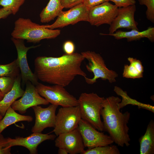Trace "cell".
Here are the masks:
<instances>
[{
	"label": "cell",
	"instance_id": "5bb4252c",
	"mask_svg": "<svg viewBox=\"0 0 154 154\" xmlns=\"http://www.w3.org/2000/svg\"><path fill=\"white\" fill-rule=\"evenodd\" d=\"M55 145L58 148L65 149L70 154H81L85 147L82 137L77 128L58 135L55 140Z\"/></svg>",
	"mask_w": 154,
	"mask_h": 154
},
{
	"label": "cell",
	"instance_id": "4fadbf2b",
	"mask_svg": "<svg viewBox=\"0 0 154 154\" xmlns=\"http://www.w3.org/2000/svg\"><path fill=\"white\" fill-rule=\"evenodd\" d=\"M58 106L51 104L46 108L40 105L32 107L35 115V121L31 129L33 133H41L45 128L55 126L56 112Z\"/></svg>",
	"mask_w": 154,
	"mask_h": 154
},
{
	"label": "cell",
	"instance_id": "9c48e42d",
	"mask_svg": "<svg viewBox=\"0 0 154 154\" xmlns=\"http://www.w3.org/2000/svg\"><path fill=\"white\" fill-rule=\"evenodd\" d=\"M89 9L83 3L76 5L66 11H62L55 21L46 27L51 29L74 25L81 21H88Z\"/></svg>",
	"mask_w": 154,
	"mask_h": 154
},
{
	"label": "cell",
	"instance_id": "d4e9b609",
	"mask_svg": "<svg viewBox=\"0 0 154 154\" xmlns=\"http://www.w3.org/2000/svg\"><path fill=\"white\" fill-rule=\"evenodd\" d=\"M120 153L117 146L109 145L88 149L84 150L81 154H119Z\"/></svg>",
	"mask_w": 154,
	"mask_h": 154
},
{
	"label": "cell",
	"instance_id": "9a60e30c",
	"mask_svg": "<svg viewBox=\"0 0 154 154\" xmlns=\"http://www.w3.org/2000/svg\"><path fill=\"white\" fill-rule=\"evenodd\" d=\"M136 10L135 5L118 7L117 15L110 25L109 34H113L120 28L139 30L138 24L134 19Z\"/></svg>",
	"mask_w": 154,
	"mask_h": 154
},
{
	"label": "cell",
	"instance_id": "44dd1931",
	"mask_svg": "<svg viewBox=\"0 0 154 154\" xmlns=\"http://www.w3.org/2000/svg\"><path fill=\"white\" fill-rule=\"evenodd\" d=\"M33 120V118L31 116L19 114L11 106L0 121V134L5 128L13 124L21 121L30 122Z\"/></svg>",
	"mask_w": 154,
	"mask_h": 154
},
{
	"label": "cell",
	"instance_id": "3957f363",
	"mask_svg": "<svg viewBox=\"0 0 154 154\" xmlns=\"http://www.w3.org/2000/svg\"><path fill=\"white\" fill-rule=\"evenodd\" d=\"M46 26L34 23L29 19L19 18L15 22L11 35L13 38L36 43L44 39L54 38L60 35V30L51 29Z\"/></svg>",
	"mask_w": 154,
	"mask_h": 154
},
{
	"label": "cell",
	"instance_id": "d590c367",
	"mask_svg": "<svg viewBox=\"0 0 154 154\" xmlns=\"http://www.w3.org/2000/svg\"><path fill=\"white\" fill-rule=\"evenodd\" d=\"M4 96V95L0 91V101L3 99Z\"/></svg>",
	"mask_w": 154,
	"mask_h": 154
},
{
	"label": "cell",
	"instance_id": "7a4b0ae2",
	"mask_svg": "<svg viewBox=\"0 0 154 154\" xmlns=\"http://www.w3.org/2000/svg\"><path fill=\"white\" fill-rule=\"evenodd\" d=\"M121 99L114 96L105 98L101 111L104 131L107 132L114 143L118 146L128 147L131 139L128 126L130 113L128 111L122 113L118 108Z\"/></svg>",
	"mask_w": 154,
	"mask_h": 154
},
{
	"label": "cell",
	"instance_id": "d6a6232c",
	"mask_svg": "<svg viewBox=\"0 0 154 154\" xmlns=\"http://www.w3.org/2000/svg\"><path fill=\"white\" fill-rule=\"evenodd\" d=\"M109 1V0H84L83 3L89 9L93 7Z\"/></svg>",
	"mask_w": 154,
	"mask_h": 154
},
{
	"label": "cell",
	"instance_id": "e0dca14e",
	"mask_svg": "<svg viewBox=\"0 0 154 154\" xmlns=\"http://www.w3.org/2000/svg\"><path fill=\"white\" fill-rule=\"evenodd\" d=\"M100 34L102 35L112 36L117 40L126 38L128 42L139 40L145 38H147L152 42L154 41V27L151 26L141 31L134 29L129 31L119 30L112 34Z\"/></svg>",
	"mask_w": 154,
	"mask_h": 154
},
{
	"label": "cell",
	"instance_id": "5b68a950",
	"mask_svg": "<svg viewBox=\"0 0 154 154\" xmlns=\"http://www.w3.org/2000/svg\"><path fill=\"white\" fill-rule=\"evenodd\" d=\"M81 54L88 61L86 65V69L94 74L92 78H84L88 84H92L99 78L104 80H107L110 83L116 82L118 74L114 71L108 68L103 58L100 54L90 51L82 52Z\"/></svg>",
	"mask_w": 154,
	"mask_h": 154
},
{
	"label": "cell",
	"instance_id": "8992f818",
	"mask_svg": "<svg viewBox=\"0 0 154 154\" xmlns=\"http://www.w3.org/2000/svg\"><path fill=\"white\" fill-rule=\"evenodd\" d=\"M35 86L39 94L51 104L62 107L78 106V100L62 86H47L39 82Z\"/></svg>",
	"mask_w": 154,
	"mask_h": 154
},
{
	"label": "cell",
	"instance_id": "6da1fadb",
	"mask_svg": "<svg viewBox=\"0 0 154 154\" xmlns=\"http://www.w3.org/2000/svg\"><path fill=\"white\" fill-rule=\"evenodd\" d=\"M84 59L77 52L56 57L39 56L34 61V73L43 82L65 87L77 76L86 77L81 67Z\"/></svg>",
	"mask_w": 154,
	"mask_h": 154
},
{
	"label": "cell",
	"instance_id": "603a6c76",
	"mask_svg": "<svg viewBox=\"0 0 154 154\" xmlns=\"http://www.w3.org/2000/svg\"><path fill=\"white\" fill-rule=\"evenodd\" d=\"M114 91L118 95L122 98L121 101L117 105L118 109L120 110L127 105L130 104L137 106L139 109H143L152 113H154V107L149 104L143 103L129 97L125 91H123L121 88L116 86Z\"/></svg>",
	"mask_w": 154,
	"mask_h": 154
},
{
	"label": "cell",
	"instance_id": "1f68e13d",
	"mask_svg": "<svg viewBox=\"0 0 154 154\" xmlns=\"http://www.w3.org/2000/svg\"><path fill=\"white\" fill-rule=\"evenodd\" d=\"M84 0H60L61 5L65 8H70L81 3Z\"/></svg>",
	"mask_w": 154,
	"mask_h": 154
},
{
	"label": "cell",
	"instance_id": "ac0fdd59",
	"mask_svg": "<svg viewBox=\"0 0 154 154\" xmlns=\"http://www.w3.org/2000/svg\"><path fill=\"white\" fill-rule=\"evenodd\" d=\"M21 81L20 74L15 78L13 86L11 90L5 94L3 99L0 101V112L3 117L12 104L23 95L25 91L21 88Z\"/></svg>",
	"mask_w": 154,
	"mask_h": 154
},
{
	"label": "cell",
	"instance_id": "7c38bea8",
	"mask_svg": "<svg viewBox=\"0 0 154 154\" xmlns=\"http://www.w3.org/2000/svg\"><path fill=\"white\" fill-rule=\"evenodd\" d=\"M118 8L109 1L93 7L89 9L88 22L97 27L104 24L110 25L117 15Z\"/></svg>",
	"mask_w": 154,
	"mask_h": 154
},
{
	"label": "cell",
	"instance_id": "83f0119b",
	"mask_svg": "<svg viewBox=\"0 0 154 154\" xmlns=\"http://www.w3.org/2000/svg\"><path fill=\"white\" fill-rule=\"evenodd\" d=\"M139 4L147 8L145 13L147 19L154 23V0H138Z\"/></svg>",
	"mask_w": 154,
	"mask_h": 154
},
{
	"label": "cell",
	"instance_id": "7402d4cb",
	"mask_svg": "<svg viewBox=\"0 0 154 154\" xmlns=\"http://www.w3.org/2000/svg\"><path fill=\"white\" fill-rule=\"evenodd\" d=\"M129 65L124 66L123 76L128 78H140L143 77L144 68L141 62L135 58L129 57Z\"/></svg>",
	"mask_w": 154,
	"mask_h": 154
},
{
	"label": "cell",
	"instance_id": "e575fe53",
	"mask_svg": "<svg viewBox=\"0 0 154 154\" xmlns=\"http://www.w3.org/2000/svg\"><path fill=\"white\" fill-rule=\"evenodd\" d=\"M58 153V154H68V153L66 149L63 148H59Z\"/></svg>",
	"mask_w": 154,
	"mask_h": 154
},
{
	"label": "cell",
	"instance_id": "8d00e7d4",
	"mask_svg": "<svg viewBox=\"0 0 154 154\" xmlns=\"http://www.w3.org/2000/svg\"><path fill=\"white\" fill-rule=\"evenodd\" d=\"M3 117L1 115V113L0 112V121L1 120V119L3 118Z\"/></svg>",
	"mask_w": 154,
	"mask_h": 154
},
{
	"label": "cell",
	"instance_id": "2e32d148",
	"mask_svg": "<svg viewBox=\"0 0 154 154\" xmlns=\"http://www.w3.org/2000/svg\"><path fill=\"white\" fill-rule=\"evenodd\" d=\"M55 135L33 133L26 137H18L15 138L8 137L9 146L11 147L16 146L24 147L29 151L31 154L37 153V148L41 143L46 140H53L56 138Z\"/></svg>",
	"mask_w": 154,
	"mask_h": 154
},
{
	"label": "cell",
	"instance_id": "277c9868",
	"mask_svg": "<svg viewBox=\"0 0 154 154\" xmlns=\"http://www.w3.org/2000/svg\"><path fill=\"white\" fill-rule=\"evenodd\" d=\"M105 99L92 92L82 93L78 99L81 119L101 131H104L101 111Z\"/></svg>",
	"mask_w": 154,
	"mask_h": 154
},
{
	"label": "cell",
	"instance_id": "cb8c5ba5",
	"mask_svg": "<svg viewBox=\"0 0 154 154\" xmlns=\"http://www.w3.org/2000/svg\"><path fill=\"white\" fill-rule=\"evenodd\" d=\"M20 74L16 59L8 64H0V77L9 76L16 78Z\"/></svg>",
	"mask_w": 154,
	"mask_h": 154
},
{
	"label": "cell",
	"instance_id": "4dcf8cb0",
	"mask_svg": "<svg viewBox=\"0 0 154 154\" xmlns=\"http://www.w3.org/2000/svg\"><path fill=\"white\" fill-rule=\"evenodd\" d=\"M63 48L65 54H71L74 53L75 46L72 42L70 40H67L64 43Z\"/></svg>",
	"mask_w": 154,
	"mask_h": 154
},
{
	"label": "cell",
	"instance_id": "f1b7e54d",
	"mask_svg": "<svg viewBox=\"0 0 154 154\" xmlns=\"http://www.w3.org/2000/svg\"><path fill=\"white\" fill-rule=\"evenodd\" d=\"M11 148L9 146L7 138L0 134V154H11Z\"/></svg>",
	"mask_w": 154,
	"mask_h": 154
},
{
	"label": "cell",
	"instance_id": "ba28073f",
	"mask_svg": "<svg viewBox=\"0 0 154 154\" xmlns=\"http://www.w3.org/2000/svg\"><path fill=\"white\" fill-rule=\"evenodd\" d=\"M77 128L82 137L85 147L88 149L111 145L114 143L109 135L98 130L88 122L82 119Z\"/></svg>",
	"mask_w": 154,
	"mask_h": 154
},
{
	"label": "cell",
	"instance_id": "484cf974",
	"mask_svg": "<svg viewBox=\"0 0 154 154\" xmlns=\"http://www.w3.org/2000/svg\"><path fill=\"white\" fill-rule=\"evenodd\" d=\"M26 0H0V5L15 15Z\"/></svg>",
	"mask_w": 154,
	"mask_h": 154
},
{
	"label": "cell",
	"instance_id": "4316f807",
	"mask_svg": "<svg viewBox=\"0 0 154 154\" xmlns=\"http://www.w3.org/2000/svg\"><path fill=\"white\" fill-rule=\"evenodd\" d=\"M15 78L9 76L0 77V91L4 95L11 89Z\"/></svg>",
	"mask_w": 154,
	"mask_h": 154
},
{
	"label": "cell",
	"instance_id": "52a82bcc",
	"mask_svg": "<svg viewBox=\"0 0 154 154\" xmlns=\"http://www.w3.org/2000/svg\"><path fill=\"white\" fill-rule=\"evenodd\" d=\"M81 119L79 106L62 107L56 116L55 126L53 131L56 136L77 128Z\"/></svg>",
	"mask_w": 154,
	"mask_h": 154
},
{
	"label": "cell",
	"instance_id": "ffe728a7",
	"mask_svg": "<svg viewBox=\"0 0 154 154\" xmlns=\"http://www.w3.org/2000/svg\"><path fill=\"white\" fill-rule=\"evenodd\" d=\"M63 9L60 0H50L40 14V22L46 23L53 20L58 16Z\"/></svg>",
	"mask_w": 154,
	"mask_h": 154
},
{
	"label": "cell",
	"instance_id": "d6986e66",
	"mask_svg": "<svg viewBox=\"0 0 154 154\" xmlns=\"http://www.w3.org/2000/svg\"><path fill=\"white\" fill-rule=\"evenodd\" d=\"M140 154H154V121L149 122L144 134L139 139Z\"/></svg>",
	"mask_w": 154,
	"mask_h": 154
},
{
	"label": "cell",
	"instance_id": "30bf717a",
	"mask_svg": "<svg viewBox=\"0 0 154 154\" xmlns=\"http://www.w3.org/2000/svg\"><path fill=\"white\" fill-rule=\"evenodd\" d=\"M12 41L14 44L17 51V57L16 59L19 67L22 84H25L29 81L35 86L39 82L38 79L30 69L27 62V53L31 49L35 48L40 46H25L24 40L12 37Z\"/></svg>",
	"mask_w": 154,
	"mask_h": 154
},
{
	"label": "cell",
	"instance_id": "836d02e7",
	"mask_svg": "<svg viewBox=\"0 0 154 154\" xmlns=\"http://www.w3.org/2000/svg\"><path fill=\"white\" fill-rule=\"evenodd\" d=\"M11 14L12 13L10 11L4 8L0 9V19H5Z\"/></svg>",
	"mask_w": 154,
	"mask_h": 154
},
{
	"label": "cell",
	"instance_id": "8fae6325",
	"mask_svg": "<svg viewBox=\"0 0 154 154\" xmlns=\"http://www.w3.org/2000/svg\"><path fill=\"white\" fill-rule=\"evenodd\" d=\"M26 88L21 98L15 100L11 106L21 114L25 113L30 107L41 105H47L49 103L39 94L35 86L30 81L26 84Z\"/></svg>",
	"mask_w": 154,
	"mask_h": 154
},
{
	"label": "cell",
	"instance_id": "f546056e",
	"mask_svg": "<svg viewBox=\"0 0 154 154\" xmlns=\"http://www.w3.org/2000/svg\"><path fill=\"white\" fill-rule=\"evenodd\" d=\"M114 2L115 5L118 7H126L130 5H135V0H109Z\"/></svg>",
	"mask_w": 154,
	"mask_h": 154
}]
</instances>
